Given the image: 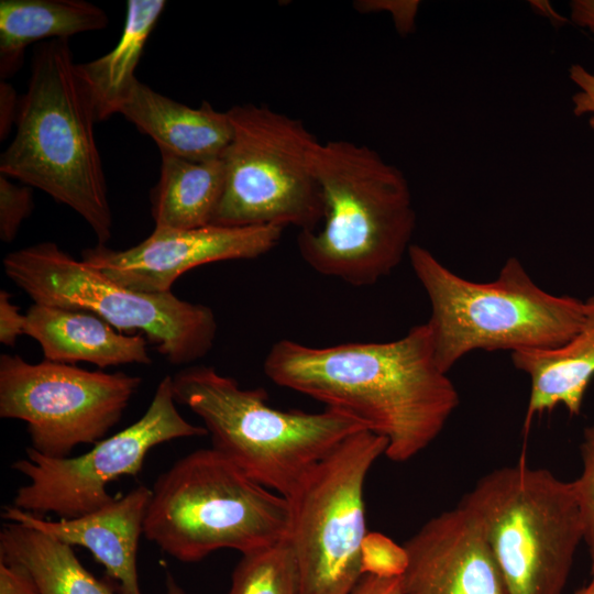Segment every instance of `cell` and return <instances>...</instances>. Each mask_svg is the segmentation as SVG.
<instances>
[{"instance_id": "6da1fadb", "label": "cell", "mask_w": 594, "mask_h": 594, "mask_svg": "<svg viewBox=\"0 0 594 594\" xmlns=\"http://www.w3.org/2000/svg\"><path fill=\"white\" fill-rule=\"evenodd\" d=\"M276 385L349 415L387 441L385 455L405 462L442 431L460 403L437 364L427 323L388 342L315 348L283 339L264 361Z\"/></svg>"}, {"instance_id": "7a4b0ae2", "label": "cell", "mask_w": 594, "mask_h": 594, "mask_svg": "<svg viewBox=\"0 0 594 594\" xmlns=\"http://www.w3.org/2000/svg\"><path fill=\"white\" fill-rule=\"evenodd\" d=\"M95 122L68 40L44 41L34 50L15 136L1 154L0 174L66 205L88 223L99 244H106L113 220Z\"/></svg>"}, {"instance_id": "3957f363", "label": "cell", "mask_w": 594, "mask_h": 594, "mask_svg": "<svg viewBox=\"0 0 594 594\" xmlns=\"http://www.w3.org/2000/svg\"><path fill=\"white\" fill-rule=\"evenodd\" d=\"M315 173L323 218L299 231L297 248L316 272L370 286L403 261L416 228L404 173L373 148L345 140L319 143Z\"/></svg>"}, {"instance_id": "277c9868", "label": "cell", "mask_w": 594, "mask_h": 594, "mask_svg": "<svg viewBox=\"0 0 594 594\" xmlns=\"http://www.w3.org/2000/svg\"><path fill=\"white\" fill-rule=\"evenodd\" d=\"M407 254L430 302L426 323L444 373L477 350L556 349L582 324L584 301L546 292L516 257L506 260L494 280L477 283L457 275L421 245L411 244Z\"/></svg>"}, {"instance_id": "5b68a950", "label": "cell", "mask_w": 594, "mask_h": 594, "mask_svg": "<svg viewBox=\"0 0 594 594\" xmlns=\"http://www.w3.org/2000/svg\"><path fill=\"white\" fill-rule=\"evenodd\" d=\"M172 378L176 403L202 420L212 448L286 498L342 441L367 429L331 408L319 413L276 409L263 388H241L212 366L185 367Z\"/></svg>"}, {"instance_id": "8992f818", "label": "cell", "mask_w": 594, "mask_h": 594, "mask_svg": "<svg viewBox=\"0 0 594 594\" xmlns=\"http://www.w3.org/2000/svg\"><path fill=\"white\" fill-rule=\"evenodd\" d=\"M151 491L143 535L180 562H199L220 549L243 554L289 537L288 499L212 447L177 460Z\"/></svg>"}, {"instance_id": "52a82bcc", "label": "cell", "mask_w": 594, "mask_h": 594, "mask_svg": "<svg viewBox=\"0 0 594 594\" xmlns=\"http://www.w3.org/2000/svg\"><path fill=\"white\" fill-rule=\"evenodd\" d=\"M477 520L507 594H562L584 538L573 482L525 460L483 475L461 499Z\"/></svg>"}, {"instance_id": "ba28073f", "label": "cell", "mask_w": 594, "mask_h": 594, "mask_svg": "<svg viewBox=\"0 0 594 594\" xmlns=\"http://www.w3.org/2000/svg\"><path fill=\"white\" fill-rule=\"evenodd\" d=\"M6 275L34 304L86 310L127 334H143L169 363H193L211 350L217 320L210 307L172 292L124 287L75 260L54 242L7 254Z\"/></svg>"}, {"instance_id": "9c48e42d", "label": "cell", "mask_w": 594, "mask_h": 594, "mask_svg": "<svg viewBox=\"0 0 594 594\" xmlns=\"http://www.w3.org/2000/svg\"><path fill=\"white\" fill-rule=\"evenodd\" d=\"M224 189L211 224L318 228L323 204L315 173L317 138L301 120L253 103L227 110Z\"/></svg>"}, {"instance_id": "30bf717a", "label": "cell", "mask_w": 594, "mask_h": 594, "mask_svg": "<svg viewBox=\"0 0 594 594\" xmlns=\"http://www.w3.org/2000/svg\"><path fill=\"white\" fill-rule=\"evenodd\" d=\"M387 441L365 429L333 449L287 497L299 594H351L364 575V484Z\"/></svg>"}, {"instance_id": "8fae6325", "label": "cell", "mask_w": 594, "mask_h": 594, "mask_svg": "<svg viewBox=\"0 0 594 594\" xmlns=\"http://www.w3.org/2000/svg\"><path fill=\"white\" fill-rule=\"evenodd\" d=\"M173 378L158 383L143 416L129 427L95 443L84 454L50 458L33 448L11 468L28 483L18 488L12 506L44 517L76 518L110 502L107 485L121 476H138L154 447L180 438L208 435L204 426L188 422L178 411Z\"/></svg>"}, {"instance_id": "7c38bea8", "label": "cell", "mask_w": 594, "mask_h": 594, "mask_svg": "<svg viewBox=\"0 0 594 594\" xmlns=\"http://www.w3.org/2000/svg\"><path fill=\"white\" fill-rule=\"evenodd\" d=\"M141 384L124 372L88 371L18 354L0 356V417L26 422L31 448L50 458L95 444L122 418Z\"/></svg>"}, {"instance_id": "4fadbf2b", "label": "cell", "mask_w": 594, "mask_h": 594, "mask_svg": "<svg viewBox=\"0 0 594 594\" xmlns=\"http://www.w3.org/2000/svg\"><path fill=\"white\" fill-rule=\"evenodd\" d=\"M283 230L278 226L155 227L132 248L113 250L98 243L81 252V261L130 289L167 293L180 275L197 266L268 253L278 244Z\"/></svg>"}, {"instance_id": "5bb4252c", "label": "cell", "mask_w": 594, "mask_h": 594, "mask_svg": "<svg viewBox=\"0 0 594 594\" xmlns=\"http://www.w3.org/2000/svg\"><path fill=\"white\" fill-rule=\"evenodd\" d=\"M403 547L404 594H507L477 520L460 503L430 518Z\"/></svg>"}, {"instance_id": "9a60e30c", "label": "cell", "mask_w": 594, "mask_h": 594, "mask_svg": "<svg viewBox=\"0 0 594 594\" xmlns=\"http://www.w3.org/2000/svg\"><path fill=\"white\" fill-rule=\"evenodd\" d=\"M151 495V488L139 485L92 513L69 519L51 520L12 505L3 507L1 517L70 547L86 548L117 583L120 594H142L138 549Z\"/></svg>"}, {"instance_id": "2e32d148", "label": "cell", "mask_w": 594, "mask_h": 594, "mask_svg": "<svg viewBox=\"0 0 594 594\" xmlns=\"http://www.w3.org/2000/svg\"><path fill=\"white\" fill-rule=\"evenodd\" d=\"M25 315V334L38 342L47 361L100 369L152 362L143 334L122 333L92 312L33 304Z\"/></svg>"}, {"instance_id": "e0dca14e", "label": "cell", "mask_w": 594, "mask_h": 594, "mask_svg": "<svg viewBox=\"0 0 594 594\" xmlns=\"http://www.w3.org/2000/svg\"><path fill=\"white\" fill-rule=\"evenodd\" d=\"M120 113L157 144L160 151L189 161L223 156L231 139L232 124L221 112L204 101L191 108L138 80Z\"/></svg>"}, {"instance_id": "ac0fdd59", "label": "cell", "mask_w": 594, "mask_h": 594, "mask_svg": "<svg viewBox=\"0 0 594 594\" xmlns=\"http://www.w3.org/2000/svg\"><path fill=\"white\" fill-rule=\"evenodd\" d=\"M514 366L530 377L525 428L535 416L563 406L580 415L586 389L594 377V295L584 300V318L564 344L548 350L510 353Z\"/></svg>"}, {"instance_id": "d6986e66", "label": "cell", "mask_w": 594, "mask_h": 594, "mask_svg": "<svg viewBox=\"0 0 594 594\" xmlns=\"http://www.w3.org/2000/svg\"><path fill=\"white\" fill-rule=\"evenodd\" d=\"M106 12L84 0H1L0 77L23 66L26 47L41 40H68L108 25Z\"/></svg>"}, {"instance_id": "ffe728a7", "label": "cell", "mask_w": 594, "mask_h": 594, "mask_svg": "<svg viewBox=\"0 0 594 594\" xmlns=\"http://www.w3.org/2000/svg\"><path fill=\"white\" fill-rule=\"evenodd\" d=\"M226 183L223 158L189 161L161 151V173L151 193L155 227L193 229L212 223Z\"/></svg>"}, {"instance_id": "44dd1931", "label": "cell", "mask_w": 594, "mask_h": 594, "mask_svg": "<svg viewBox=\"0 0 594 594\" xmlns=\"http://www.w3.org/2000/svg\"><path fill=\"white\" fill-rule=\"evenodd\" d=\"M165 6L164 0H129L124 28L117 45L99 58L77 64L97 121L120 113L139 80L135 69Z\"/></svg>"}, {"instance_id": "7402d4cb", "label": "cell", "mask_w": 594, "mask_h": 594, "mask_svg": "<svg viewBox=\"0 0 594 594\" xmlns=\"http://www.w3.org/2000/svg\"><path fill=\"white\" fill-rule=\"evenodd\" d=\"M0 559L25 568L41 594H114L81 564L73 547L18 522L1 526Z\"/></svg>"}, {"instance_id": "603a6c76", "label": "cell", "mask_w": 594, "mask_h": 594, "mask_svg": "<svg viewBox=\"0 0 594 594\" xmlns=\"http://www.w3.org/2000/svg\"><path fill=\"white\" fill-rule=\"evenodd\" d=\"M299 571L287 540L243 553L229 594H299Z\"/></svg>"}, {"instance_id": "cb8c5ba5", "label": "cell", "mask_w": 594, "mask_h": 594, "mask_svg": "<svg viewBox=\"0 0 594 594\" xmlns=\"http://www.w3.org/2000/svg\"><path fill=\"white\" fill-rule=\"evenodd\" d=\"M580 455L582 469L572 482L583 519V542L588 552L590 572L594 576V419L583 431Z\"/></svg>"}, {"instance_id": "d4e9b609", "label": "cell", "mask_w": 594, "mask_h": 594, "mask_svg": "<svg viewBox=\"0 0 594 594\" xmlns=\"http://www.w3.org/2000/svg\"><path fill=\"white\" fill-rule=\"evenodd\" d=\"M361 568L363 574L400 578L407 568V554L386 536L369 532L361 549Z\"/></svg>"}, {"instance_id": "484cf974", "label": "cell", "mask_w": 594, "mask_h": 594, "mask_svg": "<svg viewBox=\"0 0 594 594\" xmlns=\"http://www.w3.org/2000/svg\"><path fill=\"white\" fill-rule=\"evenodd\" d=\"M34 208L33 190L19 186L0 174V239L12 242L22 222L30 217Z\"/></svg>"}, {"instance_id": "4316f807", "label": "cell", "mask_w": 594, "mask_h": 594, "mask_svg": "<svg viewBox=\"0 0 594 594\" xmlns=\"http://www.w3.org/2000/svg\"><path fill=\"white\" fill-rule=\"evenodd\" d=\"M419 4L417 0H358L353 7L360 13L388 11L397 32L405 36L414 31Z\"/></svg>"}, {"instance_id": "83f0119b", "label": "cell", "mask_w": 594, "mask_h": 594, "mask_svg": "<svg viewBox=\"0 0 594 594\" xmlns=\"http://www.w3.org/2000/svg\"><path fill=\"white\" fill-rule=\"evenodd\" d=\"M569 77L579 88L572 96L573 113L578 117L590 113L588 124L594 130V74L574 64L569 68Z\"/></svg>"}, {"instance_id": "f1b7e54d", "label": "cell", "mask_w": 594, "mask_h": 594, "mask_svg": "<svg viewBox=\"0 0 594 594\" xmlns=\"http://www.w3.org/2000/svg\"><path fill=\"white\" fill-rule=\"evenodd\" d=\"M26 315L20 312L19 307L12 302L11 294L6 289L0 292V342L14 346L18 338L25 334Z\"/></svg>"}, {"instance_id": "f546056e", "label": "cell", "mask_w": 594, "mask_h": 594, "mask_svg": "<svg viewBox=\"0 0 594 594\" xmlns=\"http://www.w3.org/2000/svg\"><path fill=\"white\" fill-rule=\"evenodd\" d=\"M0 594H41V592L25 568L0 559Z\"/></svg>"}, {"instance_id": "4dcf8cb0", "label": "cell", "mask_w": 594, "mask_h": 594, "mask_svg": "<svg viewBox=\"0 0 594 594\" xmlns=\"http://www.w3.org/2000/svg\"><path fill=\"white\" fill-rule=\"evenodd\" d=\"M20 98L7 81L0 82V139L3 140L16 122Z\"/></svg>"}, {"instance_id": "1f68e13d", "label": "cell", "mask_w": 594, "mask_h": 594, "mask_svg": "<svg viewBox=\"0 0 594 594\" xmlns=\"http://www.w3.org/2000/svg\"><path fill=\"white\" fill-rule=\"evenodd\" d=\"M351 594H404L400 578L364 574Z\"/></svg>"}, {"instance_id": "d6a6232c", "label": "cell", "mask_w": 594, "mask_h": 594, "mask_svg": "<svg viewBox=\"0 0 594 594\" xmlns=\"http://www.w3.org/2000/svg\"><path fill=\"white\" fill-rule=\"evenodd\" d=\"M571 21L594 34V0H573L570 2Z\"/></svg>"}, {"instance_id": "836d02e7", "label": "cell", "mask_w": 594, "mask_h": 594, "mask_svg": "<svg viewBox=\"0 0 594 594\" xmlns=\"http://www.w3.org/2000/svg\"><path fill=\"white\" fill-rule=\"evenodd\" d=\"M165 583H166V594H185V592L175 581L170 572H166Z\"/></svg>"}, {"instance_id": "e575fe53", "label": "cell", "mask_w": 594, "mask_h": 594, "mask_svg": "<svg viewBox=\"0 0 594 594\" xmlns=\"http://www.w3.org/2000/svg\"><path fill=\"white\" fill-rule=\"evenodd\" d=\"M574 594H594V576L592 580L581 588H579Z\"/></svg>"}]
</instances>
